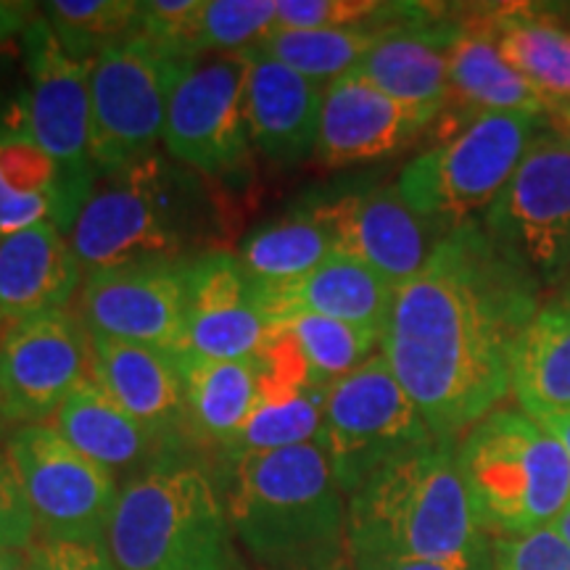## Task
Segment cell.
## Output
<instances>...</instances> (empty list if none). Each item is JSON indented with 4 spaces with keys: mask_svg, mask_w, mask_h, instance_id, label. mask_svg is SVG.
Returning <instances> with one entry per match:
<instances>
[{
    "mask_svg": "<svg viewBox=\"0 0 570 570\" xmlns=\"http://www.w3.org/2000/svg\"><path fill=\"white\" fill-rule=\"evenodd\" d=\"M35 520L13 462L0 449V550H27L35 544Z\"/></svg>",
    "mask_w": 570,
    "mask_h": 570,
    "instance_id": "obj_39",
    "label": "cell"
},
{
    "mask_svg": "<svg viewBox=\"0 0 570 570\" xmlns=\"http://www.w3.org/2000/svg\"><path fill=\"white\" fill-rule=\"evenodd\" d=\"M27 92L21 101L32 138L59 167L71 204L82 212L96 188L90 159V61L69 56L42 11L21 35Z\"/></svg>",
    "mask_w": 570,
    "mask_h": 570,
    "instance_id": "obj_13",
    "label": "cell"
},
{
    "mask_svg": "<svg viewBox=\"0 0 570 570\" xmlns=\"http://www.w3.org/2000/svg\"><path fill=\"white\" fill-rule=\"evenodd\" d=\"M30 550L35 570H119L106 547L35 539Z\"/></svg>",
    "mask_w": 570,
    "mask_h": 570,
    "instance_id": "obj_40",
    "label": "cell"
},
{
    "mask_svg": "<svg viewBox=\"0 0 570 570\" xmlns=\"http://www.w3.org/2000/svg\"><path fill=\"white\" fill-rule=\"evenodd\" d=\"M547 125H550V130L558 132L562 140L570 142V104L552 109L550 117H547Z\"/></svg>",
    "mask_w": 570,
    "mask_h": 570,
    "instance_id": "obj_45",
    "label": "cell"
},
{
    "mask_svg": "<svg viewBox=\"0 0 570 570\" xmlns=\"http://www.w3.org/2000/svg\"><path fill=\"white\" fill-rule=\"evenodd\" d=\"M431 439L436 436L383 354L327 386L317 444L346 499L383 462Z\"/></svg>",
    "mask_w": 570,
    "mask_h": 570,
    "instance_id": "obj_10",
    "label": "cell"
},
{
    "mask_svg": "<svg viewBox=\"0 0 570 570\" xmlns=\"http://www.w3.org/2000/svg\"><path fill=\"white\" fill-rule=\"evenodd\" d=\"M470 508L489 539L552 529L570 510L566 446L520 407H499L458 441Z\"/></svg>",
    "mask_w": 570,
    "mask_h": 570,
    "instance_id": "obj_6",
    "label": "cell"
},
{
    "mask_svg": "<svg viewBox=\"0 0 570 570\" xmlns=\"http://www.w3.org/2000/svg\"><path fill=\"white\" fill-rule=\"evenodd\" d=\"M336 252L323 223L298 204L273 223L256 227L244 238L238 262L254 285H283L296 281Z\"/></svg>",
    "mask_w": 570,
    "mask_h": 570,
    "instance_id": "obj_30",
    "label": "cell"
},
{
    "mask_svg": "<svg viewBox=\"0 0 570 570\" xmlns=\"http://www.w3.org/2000/svg\"><path fill=\"white\" fill-rule=\"evenodd\" d=\"M491 570H570V544L554 525L525 537L491 539Z\"/></svg>",
    "mask_w": 570,
    "mask_h": 570,
    "instance_id": "obj_38",
    "label": "cell"
},
{
    "mask_svg": "<svg viewBox=\"0 0 570 570\" xmlns=\"http://www.w3.org/2000/svg\"><path fill=\"white\" fill-rule=\"evenodd\" d=\"M223 499L262 568L346 566V497L317 441L230 462Z\"/></svg>",
    "mask_w": 570,
    "mask_h": 570,
    "instance_id": "obj_3",
    "label": "cell"
},
{
    "mask_svg": "<svg viewBox=\"0 0 570 570\" xmlns=\"http://www.w3.org/2000/svg\"><path fill=\"white\" fill-rule=\"evenodd\" d=\"M180 360L188 402L183 441L223 452L259 404V362L212 360L196 352H183Z\"/></svg>",
    "mask_w": 570,
    "mask_h": 570,
    "instance_id": "obj_25",
    "label": "cell"
},
{
    "mask_svg": "<svg viewBox=\"0 0 570 570\" xmlns=\"http://www.w3.org/2000/svg\"><path fill=\"white\" fill-rule=\"evenodd\" d=\"M539 294L483 223L446 233L396 291L381 354L433 436L460 441L512 394V356Z\"/></svg>",
    "mask_w": 570,
    "mask_h": 570,
    "instance_id": "obj_1",
    "label": "cell"
},
{
    "mask_svg": "<svg viewBox=\"0 0 570 570\" xmlns=\"http://www.w3.org/2000/svg\"><path fill=\"white\" fill-rule=\"evenodd\" d=\"M277 0H204L196 53L254 51L275 30Z\"/></svg>",
    "mask_w": 570,
    "mask_h": 570,
    "instance_id": "obj_36",
    "label": "cell"
},
{
    "mask_svg": "<svg viewBox=\"0 0 570 570\" xmlns=\"http://www.w3.org/2000/svg\"><path fill=\"white\" fill-rule=\"evenodd\" d=\"M38 13V6L27 0H0V46L24 35Z\"/></svg>",
    "mask_w": 570,
    "mask_h": 570,
    "instance_id": "obj_42",
    "label": "cell"
},
{
    "mask_svg": "<svg viewBox=\"0 0 570 570\" xmlns=\"http://www.w3.org/2000/svg\"><path fill=\"white\" fill-rule=\"evenodd\" d=\"M352 570H491L487 560H423V558H352Z\"/></svg>",
    "mask_w": 570,
    "mask_h": 570,
    "instance_id": "obj_41",
    "label": "cell"
},
{
    "mask_svg": "<svg viewBox=\"0 0 570 570\" xmlns=\"http://www.w3.org/2000/svg\"><path fill=\"white\" fill-rule=\"evenodd\" d=\"M82 275L69 235L51 223L0 238V325L67 309Z\"/></svg>",
    "mask_w": 570,
    "mask_h": 570,
    "instance_id": "obj_22",
    "label": "cell"
},
{
    "mask_svg": "<svg viewBox=\"0 0 570 570\" xmlns=\"http://www.w3.org/2000/svg\"><path fill=\"white\" fill-rule=\"evenodd\" d=\"M233 537L212 475L169 454L119 489L106 550L119 570H240Z\"/></svg>",
    "mask_w": 570,
    "mask_h": 570,
    "instance_id": "obj_4",
    "label": "cell"
},
{
    "mask_svg": "<svg viewBox=\"0 0 570 570\" xmlns=\"http://www.w3.org/2000/svg\"><path fill=\"white\" fill-rule=\"evenodd\" d=\"M188 265L138 262L85 275L80 296L85 327L130 344L188 352Z\"/></svg>",
    "mask_w": 570,
    "mask_h": 570,
    "instance_id": "obj_15",
    "label": "cell"
},
{
    "mask_svg": "<svg viewBox=\"0 0 570 570\" xmlns=\"http://www.w3.org/2000/svg\"><path fill=\"white\" fill-rule=\"evenodd\" d=\"M254 53H206L185 61L164 122V148L202 175H233L246 167L252 138L246 92Z\"/></svg>",
    "mask_w": 570,
    "mask_h": 570,
    "instance_id": "obj_12",
    "label": "cell"
},
{
    "mask_svg": "<svg viewBox=\"0 0 570 570\" xmlns=\"http://www.w3.org/2000/svg\"><path fill=\"white\" fill-rule=\"evenodd\" d=\"M273 336L238 256L206 252L188 265V352L212 360H256Z\"/></svg>",
    "mask_w": 570,
    "mask_h": 570,
    "instance_id": "obj_19",
    "label": "cell"
},
{
    "mask_svg": "<svg viewBox=\"0 0 570 570\" xmlns=\"http://www.w3.org/2000/svg\"><path fill=\"white\" fill-rule=\"evenodd\" d=\"M554 529H558V531H560V537L566 539L568 544H570V510L566 512V515H562V518L558 520V523H554Z\"/></svg>",
    "mask_w": 570,
    "mask_h": 570,
    "instance_id": "obj_46",
    "label": "cell"
},
{
    "mask_svg": "<svg viewBox=\"0 0 570 570\" xmlns=\"http://www.w3.org/2000/svg\"><path fill=\"white\" fill-rule=\"evenodd\" d=\"M40 9L63 51L80 61L92 63L138 35V0H51Z\"/></svg>",
    "mask_w": 570,
    "mask_h": 570,
    "instance_id": "obj_34",
    "label": "cell"
},
{
    "mask_svg": "<svg viewBox=\"0 0 570 570\" xmlns=\"http://www.w3.org/2000/svg\"><path fill=\"white\" fill-rule=\"evenodd\" d=\"M185 61L161 53L140 35L106 48L92 61L90 159L98 177L156 154Z\"/></svg>",
    "mask_w": 570,
    "mask_h": 570,
    "instance_id": "obj_8",
    "label": "cell"
},
{
    "mask_svg": "<svg viewBox=\"0 0 570 570\" xmlns=\"http://www.w3.org/2000/svg\"><path fill=\"white\" fill-rule=\"evenodd\" d=\"M304 206L331 233L336 252L354 256L396 291L425 267L441 240V235L410 209L396 185L320 196Z\"/></svg>",
    "mask_w": 570,
    "mask_h": 570,
    "instance_id": "obj_16",
    "label": "cell"
},
{
    "mask_svg": "<svg viewBox=\"0 0 570 570\" xmlns=\"http://www.w3.org/2000/svg\"><path fill=\"white\" fill-rule=\"evenodd\" d=\"M252 53L254 63L246 92L252 148L277 164L309 159L317 151L325 88L265 53Z\"/></svg>",
    "mask_w": 570,
    "mask_h": 570,
    "instance_id": "obj_21",
    "label": "cell"
},
{
    "mask_svg": "<svg viewBox=\"0 0 570 570\" xmlns=\"http://www.w3.org/2000/svg\"><path fill=\"white\" fill-rule=\"evenodd\" d=\"M494 40L502 59L537 88L550 111L570 104V30L552 13L499 6L470 17Z\"/></svg>",
    "mask_w": 570,
    "mask_h": 570,
    "instance_id": "obj_27",
    "label": "cell"
},
{
    "mask_svg": "<svg viewBox=\"0 0 570 570\" xmlns=\"http://www.w3.org/2000/svg\"><path fill=\"white\" fill-rule=\"evenodd\" d=\"M560 298H562V302H568V304H570V273L566 275V288H562Z\"/></svg>",
    "mask_w": 570,
    "mask_h": 570,
    "instance_id": "obj_48",
    "label": "cell"
},
{
    "mask_svg": "<svg viewBox=\"0 0 570 570\" xmlns=\"http://www.w3.org/2000/svg\"><path fill=\"white\" fill-rule=\"evenodd\" d=\"M512 396L529 415L570 412V304L539 306L512 356Z\"/></svg>",
    "mask_w": 570,
    "mask_h": 570,
    "instance_id": "obj_29",
    "label": "cell"
},
{
    "mask_svg": "<svg viewBox=\"0 0 570 570\" xmlns=\"http://www.w3.org/2000/svg\"><path fill=\"white\" fill-rule=\"evenodd\" d=\"M458 35V21L431 19L396 24L383 35L354 75L396 101L444 111L449 104V53Z\"/></svg>",
    "mask_w": 570,
    "mask_h": 570,
    "instance_id": "obj_23",
    "label": "cell"
},
{
    "mask_svg": "<svg viewBox=\"0 0 570 570\" xmlns=\"http://www.w3.org/2000/svg\"><path fill=\"white\" fill-rule=\"evenodd\" d=\"M259 570H277V568H259ZM285 570H352L348 566H333V568H285Z\"/></svg>",
    "mask_w": 570,
    "mask_h": 570,
    "instance_id": "obj_47",
    "label": "cell"
},
{
    "mask_svg": "<svg viewBox=\"0 0 570 570\" xmlns=\"http://www.w3.org/2000/svg\"><path fill=\"white\" fill-rule=\"evenodd\" d=\"M439 13L423 3L381 0H277L275 30H362L431 21ZM273 30V32H275Z\"/></svg>",
    "mask_w": 570,
    "mask_h": 570,
    "instance_id": "obj_35",
    "label": "cell"
},
{
    "mask_svg": "<svg viewBox=\"0 0 570 570\" xmlns=\"http://www.w3.org/2000/svg\"><path fill=\"white\" fill-rule=\"evenodd\" d=\"M204 194L180 161L151 154L98 177L69 240L85 275L138 262H190Z\"/></svg>",
    "mask_w": 570,
    "mask_h": 570,
    "instance_id": "obj_5",
    "label": "cell"
},
{
    "mask_svg": "<svg viewBox=\"0 0 570 570\" xmlns=\"http://www.w3.org/2000/svg\"><path fill=\"white\" fill-rule=\"evenodd\" d=\"M352 558L487 560L481 529L458 465V441L431 439L383 462L346 499Z\"/></svg>",
    "mask_w": 570,
    "mask_h": 570,
    "instance_id": "obj_2",
    "label": "cell"
},
{
    "mask_svg": "<svg viewBox=\"0 0 570 570\" xmlns=\"http://www.w3.org/2000/svg\"><path fill=\"white\" fill-rule=\"evenodd\" d=\"M327 386H306L296 391L294 396L275 399V402H259L252 415L235 433L219 458L225 465L248 458V454L277 452V449H291L312 444L320 439L325 415Z\"/></svg>",
    "mask_w": 570,
    "mask_h": 570,
    "instance_id": "obj_32",
    "label": "cell"
},
{
    "mask_svg": "<svg viewBox=\"0 0 570 570\" xmlns=\"http://www.w3.org/2000/svg\"><path fill=\"white\" fill-rule=\"evenodd\" d=\"M391 27L362 30H275L254 48L283 67L298 71L306 80L327 88L365 61Z\"/></svg>",
    "mask_w": 570,
    "mask_h": 570,
    "instance_id": "obj_31",
    "label": "cell"
},
{
    "mask_svg": "<svg viewBox=\"0 0 570 570\" xmlns=\"http://www.w3.org/2000/svg\"><path fill=\"white\" fill-rule=\"evenodd\" d=\"M275 327H283L294 338L312 386H331L354 373L370 356H375L373 352L381 348L383 341L365 327L320 315H294Z\"/></svg>",
    "mask_w": 570,
    "mask_h": 570,
    "instance_id": "obj_33",
    "label": "cell"
},
{
    "mask_svg": "<svg viewBox=\"0 0 570 570\" xmlns=\"http://www.w3.org/2000/svg\"><path fill=\"white\" fill-rule=\"evenodd\" d=\"M40 541L106 547L117 475L71 446L56 423L13 428L6 439Z\"/></svg>",
    "mask_w": 570,
    "mask_h": 570,
    "instance_id": "obj_9",
    "label": "cell"
},
{
    "mask_svg": "<svg viewBox=\"0 0 570 570\" xmlns=\"http://www.w3.org/2000/svg\"><path fill=\"white\" fill-rule=\"evenodd\" d=\"M544 117L475 114L465 127L412 159L399 175V194L441 235L475 223L510 183Z\"/></svg>",
    "mask_w": 570,
    "mask_h": 570,
    "instance_id": "obj_7",
    "label": "cell"
},
{
    "mask_svg": "<svg viewBox=\"0 0 570 570\" xmlns=\"http://www.w3.org/2000/svg\"><path fill=\"white\" fill-rule=\"evenodd\" d=\"M475 114H531L550 117V104L502 59L494 40L473 19L460 21L449 53V101Z\"/></svg>",
    "mask_w": 570,
    "mask_h": 570,
    "instance_id": "obj_28",
    "label": "cell"
},
{
    "mask_svg": "<svg viewBox=\"0 0 570 570\" xmlns=\"http://www.w3.org/2000/svg\"><path fill=\"white\" fill-rule=\"evenodd\" d=\"M439 109L410 106L348 71L325 88L315 161L325 169H346L407 148Z\"/></svg>",
    "mask_w": 570,
    "mask_h": 570,
    "instance_id": "obj_17",
    "label": "cell"
},
{
    "mask_svg": "<svg viewBox=\"0 0 570 570\" xmlns=\"http://www.w3.org/2000/svg\"><path fill=\"white\" fill-rule=\"evenodd\" d=\"M0 570H35L32 550H0Z\"/></svg>",
    "mask_w": 570,
    "mask_h": 570,
    "instance_id": "obj_44",
    "label": "cell"
},
{
    "mask_svg": "<svg viewBox=\"0 0 570 570\" xmlns=\"http://www.w3.org/2000/svg\"><path fill=\"white\" fill-rule=\"evenodd\" d=\"M90 333L71 309L0 325V402L9 425L51 423L90 373Z\"/></svg>",
    "mask_w": 570,
    "mask_h": 570,
    "instance_id": "obj_14",
    "label": "cell"
},
{
    "mask_svg": "<svg viewBox=\"0 0 570 570\" xmlns=\"http://www.w3.org/2000/svg\"><path fill=\"white\" fill-rule=\"evenodd\" d=\"M77 217L59 167L32 138L19 104L0 127V238L46 223L69 235Z\"/></svg>",
    "mask_w": 570,
    "mask_h": 570,
    "instance_id": "obj_24",
    "label": "cell"
},
{
    "mask_svg": "<svg viewBox=\"0 0 570 570\" xmlns=\"http://www.w3.org/2000/svg\"><path fill=\"white\" fill-rule=\"evenodd\" d=\"M6 415H3V402H0V439H3V433H6Z\"/></svg>",
    "mask_w": 570,
    "mask_h": 570,
    "instance_id": "obj_49",
    "label": "cell"
},
{
    "mask_svg": "<svg viewBox=\"0 0 570 570\" xmlns=\"http://www.w3.org/2000/svg\"><path fill=\"white\" fill-rule=\"evenodd\" d=\"M254 302L269 325L294 315H320L365 327L383 338L396 288L344 252H333L323 265L283 285H254Z\"/></svg>",
    "mask_w": 570,
    "mask_h": 570,
    "instance_id": "obj_20",
    "label": "cell"
},
{
    "mask_svg": "<svg viewBox=\"0 0 570 570\" xmlns=\"http://www.w3.org/2000/svg\"><path fill=\"white\" fill-rule=\"evenodd\" d=\"M56 428L71 446L85 458L109 470V473L138 475L156 460L169 458L164 446L140 425L130 412L119 407L106 391L92 381L90 373L71 391L56 415Z\"/></svg>",
    "mask_w": 570,
    "mask_h": 570,
    "instance_id": "obj_26",
    "label": "cell"
},
{
    "mask_svg": "<svg viewBox=\"0 0 570 570\" xmlns=\"http://www.w3.org/2000/svg\"><path fill=\"white\" fill-rule=\"evenodd\" d=\"M531 417H537L539 423L544 425L562 446H566L570 458V412H541V415H531Z\"/></svg>",
    "mask_w": 570,
    "mask_h": 570,
    "instance_id": "obj_43",
    "label": "cell"
},
{
    "mask_svg": "<svg viewBox=\"0 0 570 570\" xmlns=\"http://www.w3.org/2000/svg\"><path fill=\"white\" fill-rule=\"evenodd\" d=\"M88 370L119 407L148 428L164 452L175 454L183 446L188 402L180 354L90 333Z\"/></svg>",
    "mask_w": 570,
    "mask_h": 570,
    "instance_id": "obj_18",
    "label": "cell"
},
{
    "mask_svg": "<svg viewBox=\"0 0 570 570\" xmlns=\"http://www.w3.org/2000/svg\"><path fill=\"white\" fill-rule=\"evenodd\" d=\"M483 227L541 288L570 273V142L541 130L502 194L483 214Z\"/></svg>",
    "mask_w": 570,
    "mask_h": 570,
    "instance_id": "obj_11",
    "label": "cell"
},
{
    "mask_svg": "<svg viewBox=\"0 0 570 570\" xmlns=\"http://www.w3.org/2000/svg\"><path fill=\"white\" fill-rule=\"evenodd\" d=\"M204 0H146L138 3V35L175 59H196V30Z\"/></svg>",
    "mask_w": 570,
    "mask_h": 570,
    "instance_id": "obj_37",
    "label": "cell"
}]
</instances>
